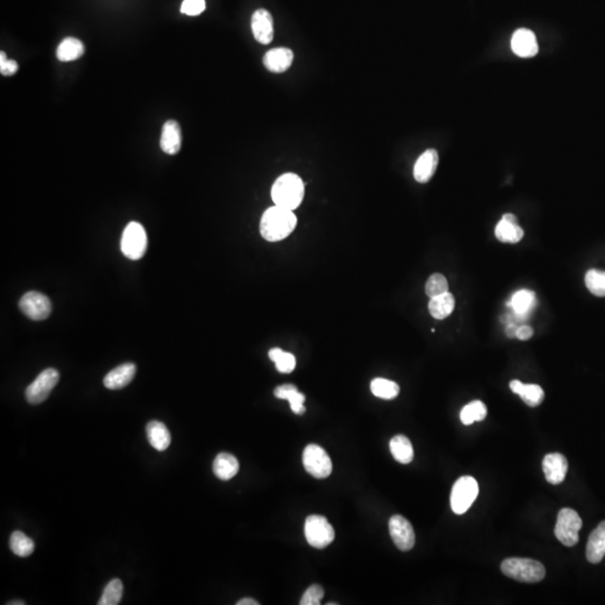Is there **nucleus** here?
<instances>
[{
  "instance_id": "obj_1",
  "label": "nucleus",
  "mask_w": 605,
  "mask_h": 605,
  "mask_svg": "<svg viewBox=\"0 0 605 605\" xmlns=\"http://www.w3.org/2000/svg\"><path fill=\"white\" fill-rule=\"evenodd\" d=\"M297 226L294 211L274 205L264 212L260 220V235L269 242H277L287 238Z\"/></svg>"
},
{
  "instance_id": "obj_2",
  "label": "nucleus",
  "mask_w": 605,
  "mask_h": 605,
  "mask_svg": "<svg viewBox=\"0 0 605 605\" xmlns=\"http://www.w3.org/2000/svg\"><path fill=\"white\" fill-rule=\"evenodd\" d=\"M305 186L299 175L286 173L280 175L271 188V199L275 205L294 211L304 199Z\"/></svg>"
},
{
  "instance_id": "obj_3",
  "label": "nucleus",
  "mask_w": 605,
  "mask_h": 605,
  "mask_svg": "<svg viewBox=\"0 0 605 605\" xmlns=\"http://www.w3.org/2000/svg\"><path fill=\"white\" fill-rule=\"evenodd\" d=\"M501 571L508 578L523 583H537L544 580L546 575L544 565L531 559H505L501 564Z\"/></svg>"
},
{
  "instance_id": "obj_4",
  "label": "nucleus",
  "mask_w": 605,
  "mask_h": 605,
  "mask_svg": "<svg viewBox=\"0 0 605 605\" xmlns=\"http://www.w3.org/2000/svg\"><path fill=\"white\" fill-rule=\"evenodd\" d=\"M148 240L144 227L138 222H130L122 233L120 248L130 260H139L146 254Z\"/></svg>"
},
{
  "instance_id": "obj_5",
  "label": "nucleus",
  "mask_w": 605,
  "mask_h": 605,
  "mask_svg": "<svg viewBox=\"0 0 605 605\" xmlns=\"http://www.w3.org/2000/svg\"><path fill=\"white\" fill-rule=\"evenodd\" d=\"M479 495V484L476 479L465 476L454 483L450 492V507L454 514H463L470 509Z\"/></svg>"
},
{
  "instance_id": "obj_6",
  "label": "nucleus",
  "mask_w": 605,
  "mask_h": 605,
  "mask_svg": "<svg viewBox=\"0 0 605 605\" xmlns=\"http://www.w3.org/2000/svg\"><path fill=\"white\" fill-rule=\"evenodd\" d=\"M305 537L308 544L314 548H325L334 540V529L329 520L320 514H312L305 521Z\"/></svg>"
},
{
  "instance_id": "obj_7",
  "label": "nucleus",
  "mask_w": 605,
  "mask_h": 605,
  "mask_svg": "<svg viewBox=\"0 0 605 605\" xmlns=\"http://www.w3.org/2000/svg\"><path fill=\"white\" fill-rule=\"evenodd\" d=\"M583 525L578 512L573 509H561L557 516L555 536L561 544L572 547L578 542V533Z\"/></svg>"
},
{
  "instance_id": "obj_8",
  "label": "nucleus",
  "mask_w": 605,
  "mask_h": 605,
  "mask_svg": "<svg viewBox=\"0 0 605 605\" xmlns=\"http://www.w3.org/2000/svg\"><path fill=\"white\" fill-rule=\"evenodd\" d=\"M60 380V373L54 367H48L41 371L37 379L32 382L25 391V398L32 405L44 403L51 391L54 389Z\"/></svg>"
},
{
  "instance_id": "obj_9",
  "label": "nucleus",
  "mask_w": 605,
  "mask_h": 605,
  "mask_svg": "<svg viewBox=\"0 0 605 605\" xmlns=\"http://www.w3.org/2000/svg\"><path fill=\"white\" fill-rule=\"evenodd\" d=\"M303 464L306 472L314 478L325 479L331 476V459L325 450L318 445H307L303 452Z\"/></svg>"
},
{
  "instance_id": "obj_10",
  "label": "nucleus",
  "mask_w": 605,
  "mask_h": 605,
  "mask_svg": "<svg viewBox=\"0 0 605 605\" xmlns=\"http://www.w3.org/2000/svg\"><path fill=\"white\" fill-rule=\"evenodd\" d=\"M512 312L508 313L502 321L505 323H523L527 321L531 313L536 308V294L531 290H521L512 295V301L509 303Z\"/></svg>"
},
{
  "instance_id": "obj_11",
  "label": "nucleus",
  "mask_w": 605,
  "mask_h": 605,
  "mask_svg": "<svg viewBox=\"0 0 605 605\" xmlns=\"http://www.w3.org/2000/svg\"><path fill=\"white\" fill-rule=\"evenodd\" d=\"M20 310L33 321H43L51 315L52 303L44 294L28 292L20 299Z\"/></svg>"
},
{
  "instance_id": "obj_12",
  "label": "nucleus",
  "mask_w": 605,
  "mask_h": 605,
  "mask_svg": "<svg viewBox=\"0 0 605 605\" xmlns=\"http://www.w3.org/2000/svg\"><path fill=\"white\" fill-rule=\"evenodd\" d=\"M389 533L393 542L401 552H408L415 546L414 529L406 518L396 514L389 520Z\"/></svg>"
},
{
  "instance_id": "obj_13",
  "label": "nucleus",
  "mask_w": 605,
  "mask_h": 605,
  "mask_svg": "<svg viewBox=\"0 0 605 605\" xmlns=\"http://www.w3.org/2000/svg\"><path fill=\"white\" fill-rule=\"evenodd\" d=\"M252 34L260 44L267 45L274 39V22L271 13L266 9L254 11L252 18Z\"/></svg>"
},
{
  "instance_id": "obj_14",
  "label": "nucleus",
  "mask_w": 605,
  "mask_h": 605,
  "mask_svg": "<svg viewBox=\"0 0 605 605\" xmlns=\"http://www.w3.org/2000/svg\"><path fill=\"white\" fill-rule=\"evenodd\" d=\"M568 463L563 454L550 453L545 456L542 471L545 478L550 484H561L566 478Z\"/></svg>"
},
{
  "instance_id": "obj_15",
  "label": "nucleus",
  "mask_w": 605,
  "mask_h": 605,
  "mask_svg": "<svg viewBox=\"0 0 605 605\" xmlns=\"http://www.w3.org/2000/svg\"><path fill=\"white\" fill-rule=\"evenodd\" d=\"M512 50L520 58H533L539 51L536 35L527 28L517 30L512 35Z\"/></svg>"
},
{
  "instance_id": "obj_16",
  "label": "nucleus",
  "mask_w": 605,
  "mask_h": 605,
  "mask_svg": "<svg viewBox=\"0 0 605 605\" xmlns=\"http://www.w3.org/2000/svg\"><path fill=\"white\" fill-rule=\"evenodd\" d=\"M495 237L500 242L517 243L523 238V230L518 224L517 216L507 213L495 227Z\"/></svg>"
},
{
  "instance_id": "obj_17",
  "label": "nucleus",
  "mask_w": 605,
  "mask_h": 605,
  "mask_svg": "<svg viewBox=\"0 0 605 605\" xmlns=\"http://www.w3.org/2000/svg\"><path fill=\"white\" fill-rule=\"evenodd\" d=\"M293 51L287 47H277L266 53L264 56V65L269 72H286L293 64Z\"/></svg>"
},
{
  "instance_id": "obj_18",
  "label": "nucleus",
  "mask_w": 605,
  "mask_h": 605,
  "mask_svg": "<svg viewBox=\"0 0 605 605\" xmlns=\"http://www.w3.org/2000/svg\"><path fill=\"white\" fill-rule=\"evenodd\" d=\"M438 152L435 150H427L418 157L414 166L415 180L418 183H427L434 176L438 165Z\"/></svg>"
},
{
  "instance_id": "obj_19",
  "label": "nucleus",
  "mask_w": 605,
  "mask_h": 605,
  "mask_svg": "<svg viewBox=\"0 0 605 605\" xmlns=\"http://www.w3.org/2000/svg\"><path fill=\"white\" fill-rule=\"evenodd\" d=\"M182 146V131L180 124L175 120L164 124L161 135V148L169 155H176Z\"/></svg>"
},
{
  "instance_id": "obj_20",
  "label": "nucleus",
  "mask_w": 605,
  "mask_h": 605,
  "mask_svg": "<svg viewBox=\"0 0 605 605\" xmlns=\"http://www.w3.org/2000/svg\"><path fill=\"white\" fill-rule=\"evenodd\" d=\"M135 375L136 365L130 363H124L115 367L105 377L103 384L110 390L122 389L133 382Z\"/></svg>"
},
{
  "instance_id": "obj_21",
  "label": "nucleus",
  "mask_w": 605,
  "mask_h": 605,
  "mask_svg": "<svg viewBox=\"0 0 605 605\" xmlns=\"http://www.w3.org/2000/svg\"><path fill=\"white\" fill-rule=\"evenodd\" d=\"M605 556V521L595 528L590 535L586 546V559L592 564L600 563Z\"/></svg>"
},
{
  "instance_id": "obj_22",
  "label": "nucleus",
  "mask_w": 605,
  "mask_h": 605,
  "mask_svg": "<svg viewBox=\"0 0 605 605\" xmlns=\"http://www.w3.org/2000/svg\"><path fill=\"white\" fill-rule=\"evenodd\" d=\"M147 440L155 450L163 452L169 448L171 442V433L165 424L158 420H152L146 425Z\"/></svg>"
},
{
  "instance_id": "obj_23",
  "label": "nucleus",
  "mask_w": 605,
  "mask_h": 605,
  "mask_svg": "<svg viewBox=\"0 0 605 605\" xmlns=\"http://www.w3.org/2000/svg\"><path fill=\"white\" fill-rule=\"evenodd\" d=\"M509 386L529 407L539 406L544 401V390L538 384H525L519 380H512Z\"/></svg>"
},
{
  "instance_id": "obj_24",
  "label": "nucleus",
  "mask_w": 605,
  "mask_h": 605,
  "mask_svg": "<svg viewBox=\"0 0 605 605\" xmlns=\"http://www.w3.org/2000/svg\"><path fill=\"white\" fill-rule=\"evenodd\" d=\"M239 461L229 453H220L213 462V472L222 481H229L239 472Z\"/></svg>"
},
{
  "instance_id": "obj_25",
  "label": "nucleus",
  "mask_w": 605,
  "mask_h": 605,
  "mask_svg": "<svg viewBox=\"0 0 605 605\" xmlns=\"http://www.w3.org/2000/svg\"><path fill=\"white\" fill-rule=\"evenodd\" d=\"M275 397L278 399H285L290 403V409L296 415H303L305 412L304 401L305 396L299 393V389L294 384H282L275 389Z\"/></svg>"
},
{
  "instance_id": "obj_26",
  "label": "nucleus",
  "mask_w": 605,
  "mask_h": 605,
  "mask_svg": "<svg viewBox=\"0 0 605 605\" xmlns=\"http://www.w3.org/2000/svg\"><path fill=\"white\" fill-rule=\"evenodd\" d=\"M389 446L393 459L401 464H409L414 459V448L406 436L396 435L390 441Z\"/></svg>"
},
{
  "instance_id": "obj_27",
  "label": "nucleus",
  "mask_w": 605,
  "mask_h": 605,
  "mask_svg": "<svg viewBox=\"0 0 605 605\" xmlns=\"http://www.w3.org/2000/svg\"><path fill=\"white\" fill-rule=\"evenodd\" d=\"M84 52H86V48H84V45L80 39L67 37L61 41V44L58 45L56 56H58V61L71 62L80 58Z\"/></svg>"
},
{
  "instance_id": "obj_28",
  "label": "nucleus",
  "mask_w": 605,
  "mask_h": 605,
  "mask_svg": "<svg viewBox=\"0 0 605 605\" xmlns=\"http://www.w3.org/2000/svg\"><path fill=\"white\" fill-rule=\"evenodd\" d=\"M455 307V299L452 294L445 293L431 299L429 310L431 315L436 320H444L452 314Z\"/></svg>"
},
{
  "instance_id": "obj_29",
  "label": "nucleus",
  "mask_w": 605,
  "mask_h": 605,
  "mask_svg": "<svg viewBox=\"0 0 605 605\" xmlns=\"http://www.w3.org/2000/svg\"><path fill=\"white\" fill-rule=\"evenodd\" d=\"M9 547L18 557H28L34 553L35 542L22 531H14L9 539Z\"/></svg>"
},
{
  "instance_id": "obj_30",
  "label": "nucleus",
  "mask_w": 605,
  "mask_h": 605,
  "mask_svg": "<svg viewBox=\"0 0 605 605\" xmlns=\"http://www.w3.org/2000/svg\"><path fill=\"white\" fill-rule=\"evenodd\" d=\"M371 393L384 401H391L399 395L401 388L395 382L384 378L373 379L370 384Z\"/></svg>"
},
{
  "instance_id": "obj_31",
  "label": "nucleus",
  "mask_w": 605,
  "mask_h": 605,
  "mask_svg": "<svg viewBox=\"0 0 605 605\" xmlns=\"http://www.w3.org/2000/svg\"><path fill=\"white\" fill-rule=\"evenodd\" d=\"M486 414H488V410H486V405L482 401H474L463 407L461 414H460V418L464 425H471L474 422L483 420L486 417Z\"/></svg>"
},
{
  "instance_id": "obj_32",
  "label": "nucleus",
  "mask_w": 605,
  "mask_h": 605,
  "mask_svg": "<svg viewBox=\"0 0 605 605\" xmlns=\"http://www.w3.org/2000/svg\"><path fill=\"white\" fill-rule=\"evenodd\" d=\"M269 359L275 363L276 369L280 373H290L295 370L296 359L294 354L282 351V349H271L268 353Z\"/></svg>"
},
{
  "instance_id": "obj_33",
  "label": "nucleus",
  "mask_w": 605,
  "mask_h": 605,
  "mask_svg": "<svg viewBox=\"0 0 605 605\" xmlns=\"http://www.w3.org/2000/svg\"><path fill=\"white\" fill-rule=\"evenodd\" d=\"M124 594V585L119 578L111 580L105 590L103 595L100 597L99 605H117L119 604Z\"/></svg>"
},
{
  "instance_id": "obj_34",
  "label": "nucleus",
  "mask_w": 605,
  "mask_h": 605,
  "mask_svg": "<svg viewBox=\"0 0 605 605\" xmlns=\"http://www.w3.org/2000/svg\"><path fill=\"white\" fill-rule=\"evenodd\" d=\"M585 284L593 295L605 297V271L590 269L585 275Z\"/></svg>"
},
{
  "instance_id": "obj_35",
  "label": "nucleus",
  "mask_w": 605,
  "mask_h": 605,
  "mask_svg": "<svg viewBox=\"0 0 605 605\" xmlns=\"http://www.w3.org/2000/svg\"><path fill=\"white\" fill-rule=\"evenodd\" d=\"M425 292L429 299L448 292V280L442 274H433L426 282Z\"/></svg>"
},
{
  "instance_id": "obj_36",
  "label": "nucleus",
  "mask_w": 605,
  "mask_h": 605,
  "mask_svg": "<svg viewBox=\"0 0 605 605\" xmlns=\"http://www.w3.org/2000/svg\"><path fill=\"white\" fill-rule=\"evenodd\" d=\"M324 597V590L321 585L313 584L305 591L301 597V605H318L321 604L322 599Z\"/></svg>"
},
{
  "instance_id": "obj_37",
  "label": "nucleus",
  "mask_w": 605,
  "mask_h": 605,
  "mask_svg": "<svg viewBox=\"0 0 605 605\" xmlns=\"http://www.w3.org/2000/svg\"><path fill=\"white\" fill-rule=\"evenodd\" d=\"M205 11V0H184L181 7L183 14L199 16Z\"/></svg>"
},
{
  "instance_id": "obj_38",
  "label": "nucleus",
  "mask_w": 605,
  "mask_h": 605,
  "mask_svg": "<svg viewBox=\"0 0 605 605\" xmlns=\"http://www.w3.org/2000/svg\"><path fill=\"white\" fill-rule=\"evenodd\" d=\"M17 71H18V63L14 60H7L5 63L0 64V72L6 77L15 74Z\"/></svg>"
},
{
  "instance_id": "obj_39",
  "label": "nucleus",
  "mask_w": 605,
  "mask_h": 605,
  "mask_svg": "<svg viewBox=\"0 0 605 605\" xmlns=\"http://www.w3.org/2000/svg\"><path fill=\"white\" fill-rule=\"evenodd\" d=\"M533 335V330L531 326L521 325L518 327L517 339L521 341H527Z\"/></svg>"
},
{
  "instance_id": "obj_40",
  "label": "nucleus",
  "mask_w": 605,
  "mask_h": 605,
  "mask_svg": "<svg viewBox=\"0 0 605 605\" xmlns=\"http://www.w3.org/2000/svg\"><path fill=\"white\" fill-rule=\"evenodd\" d=\"M518 327H519V326H518V324H514V323L507 324V327H506V335H507V337H510V339H512V337H517Z\"/></svg>"
},
{
  "instance_id": "obj_41",
  "label": "nucleus",
  "mask_w": 605,
  "mask_h": 605,
  "mask_svg": "<svg viewBox=\"0 0 605 605\" xmlns=\"http://www.w3.org/2000/svg\"><path fill=\"white\" fill-rule=\"evenodd\" d=\"M237 605H259V602L254 600V599L246 597V599H242V600L238 601V602H237Z\"/></svg>"
},
{
  "instance_id": "obj_42",
  "label": "nucleus",
  "mask_w": 605,
  "mask_h": 605,
  "mask_svg": "<svg viewBox=\"0 0 605 605\" xmlns=\"http://www.w3.org/2000/svg\"><path fill=\"white\" fill-rule=\"evenodd\" d=\"M6 61H7V56H6V53H0V64L5 63Z\"/></svg>"
},
{
  "instance_id": "obj_43",
  "label": "nucleus",
  "mask_w": 605,
  "mask_h": 605,
  "mask_svg": "<svg viewBox=\"0 0 605 605\" xmlns=\"http://www.w3.org/2000/svg\"><path fill=\"white\" fill-rule=\"evenodd\" d=\"M8 605H24L25 602L24 601H13V602L7 603Z\"/></svg>"
}]
</instances>
